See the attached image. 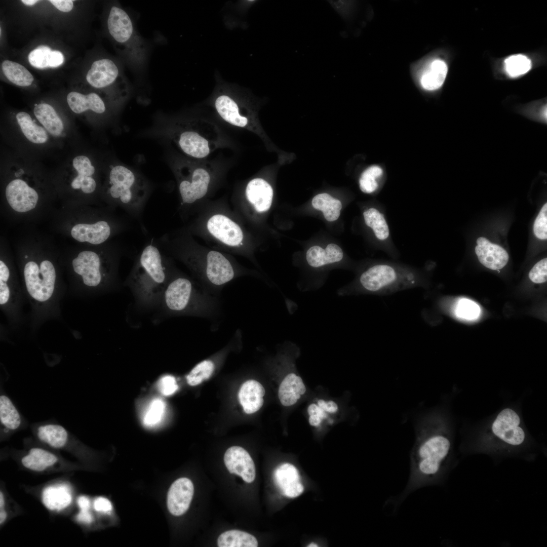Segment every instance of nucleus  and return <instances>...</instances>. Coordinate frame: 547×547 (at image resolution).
I'll use <instances>...</instances> for the list:
<instances>
[{"label": "nucleus", "instance_id": "1", "mask_svg": "<svg viewBox=\"0 0 547 547\" xmlns=\"http://www.w3.org/2000/svg\"><path fill=\"white\" fill-rule=\"evenodd\" d=\"M452 446L451 436L443 423H431L418 431L411 454L409 479L397 500L399 503L416 489L441 481L449 467Z\"/></svg>", "mask_w": 547, "mask_h": 547}, {"label": "nucleus", "instance_id": "2", "mask_svg": "<svg viewBox=\"0 0 547 547\" xmlns=\"http://www.w3.org/2000/svg\"><path fill=\"white\" fill-rule=\"evenodd\" d=\"M106 25L124 64L138 77L144 75L148 65L150 47L138 31L130 13L120 5L111 6Z\"/></svg>", "mask_w": 547, "mask_h": 547}, {"label": "nucleus", "instance_id": "3", "mask_svg": "<svg viewBox=\"0 0 547 547\" xmlns=\"http://www.w3.org/2000/svg\"><path fill=\"white\" fill-rule=\"evenodd\" d=\"M149 182L142 175L129 167L117 164L110 167L106 193L115 204L122 208L141 225L145 205L151 191Z\"/></svg>", "mask_w": 547, "mask_h": 547}, {"label": "nucleus", "instance_id": "4", "mask_svg": "<svg viewBox=\"0 0 547 547\" xmlns=\"http://www.w3.org/2000/svg\"><path fill=\"white\" fill-rule=\"evenodd\" d=\"M152 239L141 251L136 259L127 284L144 295L164 291L170 279L166 256Z\"/></svg>", "mask_w": 547, "mask_h": 547}, {"label": "nucleus", "instance_id": "5", "mask_svg": "<svg viewBox=\"0 0 547 547\" xmlns=\"http://www.w3.org/2000/svg\"><path fill=\"white\" fill-rule=\"evenodd\" d=\"M214 107L219 115L236 127L253 130L255 129V107L248 99L240 97L238 88L217 79Z\"/></svg>", "mask_w": 547, "mask_h": 547}, {"label": "nucleus", "instance_id": "6", "mask_svg": "<svg viewBox=\"0 0 547 547\" xmlns=\"http://www.w3.org/2000/svg\"><path fill=\"white\" fill-rule=\"evenodd\" d=\"M421 275L407 267L388 262L375 263L361 275L359 282L370 292H377L400 284H414L421 281Z\"/></svg>", "mask_w": 547, "mask_h": 547}, {"label": "nucleus", "instance_id": "7", "mask_svg": "<svg viewBox=\"0 0 547 547\" xmlns=\"http://www.w3.org/2000/svg\"><path fill=\"white\" fill-rule=\"evenodd\" d=\"M527 436L518 413L506 408L500 411L491 423L485 438L489 447L516 449L523 446Z\"/></svg>", "mask_w": 547, "mask_h": 547}, {"label": "nucleus", "instance_id": "8", "mask_svg": "<svg viewBox=\"0 0 547 547\" xmlns=\"http://www.w3.org/2000/svg\"><path fill=\"white\" fill-rule=\"evenodd\" d=\"M86 80L95 89L112 88L122 104L131 93L132 88L122 65L111 59L103 58L94 61L86 74Z\"/></svg>", "mask_w": 547, "mask_h": 547}, {"label": "nucleus", "instance_id": "9", "mask_svg": "<svg viewBox=\"0 0 547 547\" xmlns=\"http://www.w3.org/2000/svg\"><path fill=\"white\" fill-rule=\"evenodd\" d=\"M385 208L376 205L364 209L362 215L365 225L370 231L375 247L393 258L400 256L399 251L392 237L386 217Z\"/></svg>", "mask_w": 547, "mask_h": 547}, {"label": "nucleus", "instance_id": "10", "mask_svg": "<svg viewBox=\"0 0 547 547\" xmlns=\"http://www.w3.org/2000/svg\"><path fill=\"white\" fill-rule=\"evenodd\" d=\"M168 129L167 135L186 155L196 159L207 157L210 151L208 141L197 128L195 120L181 122Z\"/></svg>", "mask_w": 547, "mask_h": 547}, {"label": "nucleus", "instance_id": "11", "mask_svg": "<svg viewBox=\"0 0 547 547\" xmlns=\"http://www.w3.org/2000/svg\"><path fill=\"white\" fill-rule=\"evenodd\" d=\"M24 276L27 290L34 300L44 302L52 296L55 287L56 272L52 263L43 261L38 265L29 261L25 265Z\"/></svg>", "mask_w": 547, "mask_h": 547}, {"label": "nucleus", "instance_id": "12", "mask_svg": "<svg viewBox=\"0 0 547 547\" xmlns=\"http://www.w3.org/2000/svg\"><path fill=\"white\" fill-rule=\"evenodd\" d=\"M170 279L163 292L165 305L170 311L185 312L202 305L200 302L203 298L197 295L189 279L183 277Z\"/></svg>", "mask_w": 547, "mask_h": 547}, {"label": "nucleus", "instance_id": "13", "mask_svg": "<svg viewBox=\"0 0 547 547\" xmlns=\"http://www.w3.org/2000/svg\"><path fill=\"white\" fill-rule=\"evenodd\" d=\"M100 255L94 251H83L72 260L74 272L82 277L84 284L88 287H98L106 276L105 262Z\"/></svg>", "mask_w": 547, "mask_h": 547}, {"label": "nucleus", "instance_id": "14", "mask_svg": "<svg viewBox=\"0 0 547 547\" xmlns=\"http://www.w3.org/2000/svg\"><path fill=\"white\" fill-rule=\"evenodd\" d=\"M184 169L187 175L180 180L179 191L182 204L189 205L205 196L210 176L208 172L202 167H186Z\"/></svg>", "mask_w": 547, "mask_h": 547}, {"label": "nucleus", "instance_id": "15", "mask_svg": "<svg viewBox=\"0 0 547 547\" xmlns=\"http://www.w3.org/2000/svg\"><path fill=\"white\" fill-rule=\"evenodd\" d=\"M6 197L10 207L21 213L34 209L38 199L35 190L21 179H15L8 183L6 188Z\"/></svg>", "mask_w": 547, "mask_h": 547}, {"label": "nucleus", "instance_id": "16", "mask_svg": "<svg viewBox=\"0 0 547 547\" xmlns=\"http://www.w3.org/2000/svg\"><path fill=\"white\" fill-rule=\"evenodd\" d=\"M224 464L230 474L242 477L248 483L253 482L256 476L255 466L249 453L240 446H232L224 455Z\"/></svg>", "mask_w": 547, "mask_h": 547}, {"label": "nucleus", "instance_id": "17", "mask_svg": "<svg viewBox=\"0 0 547 547\" xmlns=\"http://www.w3.org/2000/svg\"><path fill=\"white\" fill-rule=\"evenodd\" d=\"M194 492L193 485L187 478H180L170 486L167 495V507L174 516H179L188 509Z\"/></svg>", "mask_w": 547, "mask_h": 547}, {"label": "nucleus", "instance_id": "18", "mask_svg": "<svg viewBox=\"0 0 547 547\" xmlns=\"http://www.w3.org/2000/svg\"><path fill=\"white\" fill-rule=\"evenodd\" d=\"M274 477L281 493L287 497H297L304 491L299 472L291 463L286 462L279 465L274 472Z\"/></svg>", "mask_w": 547, "mask_h": 547}, {"label": "nucleus", "instance_id": "19", "mask_svg": "<svg viewBox=\"0 0 547 547\" xmlns=\"http://www.w3.org/2000/svg\"><path fill=\"white\" fill-rule=\"evenodd\" d=\"M207 226L213 236L227 245L238 246L243 240L240 226L224 215H213L208 221Z\"/></svg>", "mask_w": 547, "mask_h": 547}, {"label": "nucleus", "instance_id": "20", "mask_svg": "<svg viewBox=\"0 0 547 547\" xmlns=\"http://www.w3.org/2000/svg\"><path fill=\"white\" fill-rule=\"evenodd\" d=\"M112 225L105 220L91 223H79L71 230L72 237L80 242L97 245L104 243L112 235Z\"/></svg>", "mask_w": 547, "mask_h": 547}, {"label": "nucleus", "instance_id": "21", "mask_svg": "<svg viewBox=\"0 0 547 547\" xmlns=\"http://www.w3.org/2000/svg\"><path fill=\"white\" fill-rule=\"evenodd\" d=\"M72 166L76 175L71 182V186L74 189H81L85 194H92L97 188V181L95 178L96 168L92 160L86 155H79L72 161Z\"/></svg>", "mask_w": 547, "mask_h": 547}, {"label": "nucleus", "instance_id": "22", "mask_svg": "<svg viewBox=\"0 0 547 547\" xmlns=\"http://www.w3.org/2000/svg\"><path fill=\"white\" fill-rule=\"evenodd\" d=\"M476 243L475 253L482 264L492 270H498L506 265L509 256L502 247L484 237L479 238Z\"/></svg>", "mask_w": 547, "mask_h": 547}, {"label": "nucleus", "instance_id": "23", "mask_svg": "<svg viewBox=\"0 0 547 547\" xmlns=\"http://www.w3.org/2000/svg\"><path fill=\"white\" fill-rule=\"evenodd\" d=\"M205 274L207 279L216 286L228 282L235 276L230 262L222 254L215 251L207 254Z\"/></svg>", "mask_w": 547, "mask_h": 547}, {"label": "nucleus", "instance_id": "24", "mask_svg": "<svg viewBox=\"0 0 547 547\" xmlns=\"http://www.w3.org/2000/svg\"><path fill=\"white\" fill-rule=\"evenodd\" d=\"M246 193L248 200L253 205L257 212H265L270 208L273 189L265 180L260 178L251 180L247 185Z\"/></svg>", "mask_w": 547, "mask_h": 547}, {"label": "nucleus", "instance_id": "25", "mask_svg": "<svg viewBox=\"0 0 547 547\" xmlns=\"http://www.w3.org/2000/svg\"><path fill=\"white\" fill-rule=\"evenodd\" d=\"M67 101L72 111L77 114L90 110L97 114H102L106 111L104 100L96 92L83 94L72 91L67 95Z\"/></svg>", "mask_w": 547, "mask_h": 547}, {"label": "nucleus", "instance_id": "26", "mask_svg": "<svg viewBox=\"0 0 547 547\" xmlns=\"http://www.w3.org/2000/svg\"><path fill=\"white\" fill-rule=\"evenodd\" d=\"M265 389L255 380H248L241 386L238 394L240 403L244 412L252 414L259 410L263 404Z\"/></svg>", "mask_w": 547, "mask_h": 547}, {"label": "nucleus", "instance_id": "27", "mask_svg": "<svg viewBox=\"0 0 547 547\" xmlns=\"http://www.w3.org/2000/svg\"><path fill=\"white\" fill-rule=\"evenodd\" d=\"M306 392V387L301 378L291 373L288 374L281 382L278 396L281 404L285 406L295 404Z\"/></svg>", "mask_w": 547, "mask_h": 547}, {"label": "nucleus", "instance_id": "28", "mask_svg": "<svg viewBox=\"0 0 547 547\" xmlns=\"http://www.w3.org/2000/svg\"><path fill=\"white\" fill-rule=\"evenodd\" d=\"M343 257L342 249L335 244H329L325 250L319 246H312L307 250L306 255L307 263L314 267L339 262Z\"/></svg>", "mask_w": 547, "mask_h": 547}, {"label": "nucleus", "instance_id": "29", "mask_svg": "<svg viewBox=\"0 0 547 547\" xmlns=\"http://www.w3.org/2000/svg\"><path fill=\"white\" fill-rule=\"evenodd\" d=\"M33 112L40 123L51 135L58 137L62 134L63 123L51 105L45 103L35 104Z\"/></svg>", "mask_w": 547, "mask_h": 547}, {"label": "nucleus", "instance_id": "30", "mask_svg": "<svg viewBox=\"0 0 547 547\" xmlns=\"http://www.w3.org/2000/svg\"><path fill=\"white\" fill-rule=\"evenodd\" d=\"M0 423L1 430L6 433L17 431L24 423L12 400L4 394L0 396Z\"/></svg>", "mask_w": 547, "mask_h": 547}, {"label": "nucleus", "instance_id": "31", "mask_svg": "<svg viewBox=\"0 0 547 547\" xmlns=\"http://www.w3.org/2000/svg\"><path fill=\"white\" fill-rule=\"evenodd\" d=\"M71 500L70 489L65 484L49 486L43 492V502L50 510L60 511L68 506Z\"/></svg>", "mask_w": 547, "mask_h": 547}, {"label": "nucleus", "instance_id": "32", "mask_svg": "<svg viewBox=\"0 0 547 547\" xmlns=\"http://www.w3.org/2000/svg\"><path fill=\"white\" fill-rule=\"evenodd\" d=\"M20 130L25 138L34 144H44L48 140L47 131L36 124L27 112L21 111L16 116Z\"/></svg>", "mask_w": 547, "mask_h": 547}, {"label": "nucleus", "instance_id": "33", "mask_svg": "<svg viewBox=\"0 0 547 547\" xmlns=\"http://www.w3.org/2000/svg\"><path fill=\"white\" fill-rule=\"evenodd\" d=\"M447 66L441 60L432 61L425 69L421 77L422 87L425 90L433 91L443 85L447 73Z\"/></svg>", "mask_w": 547, "mask_h": 547}, {"label": "nucleus", "instance_id": "34", "mask_svg": "<svg viewBox=\"0 0 547 547\" xmlns=\"http://www.w3.org/2000/svg\"><path fill=\"white\" fill-rule=\"evenodd\" d=\"M57 456L53 453L38 447L31 448L21 460L22 464L35 471H42L57 462Z\"/></svg>", "mask_w": 547, "mask_h": 547}, {"label": "nucleus", "instance_id": "35", "mask_svg": "<svg viewBox=\"0 0 547 547\" xmlns=\"http://www.w3.org/2000/svg\"><path fill=\"white\" fill-rule=\"evenodd\" d=\"M219 547H257L256 538L247 532L230 530L222 533L218 537Z\"/></svg>", "mask_w": 547, "mask_h": 547}, {"label": "nucleus", "instance_id": "36", "mask_svg": "<svg viewBox=\"0 0 547 547\" xmlns=\"http://www.w3.org/2000/svg\"><path fill=\"white\" fill-rule=\"evenodd\" d=\"M313 207L322 211L325 218L328 221L337 220L340 216L342 203L328 193H320L312 200Z\"/></svg>", "mask_w": 547, "mask_h": 547}, {"label": "nucleus", "instance_id": "37", "mask_svg": "<svg viewBox=\"0 0 547 547\" xmlns=\"http://www.w3.org/2000/svg\"><path fill=\"white\" fill-rule=\"evenodd\" d=\"M2 68L8 80L17 86H28L33 81V77L30 72L18 63L5 60L2 63Z\"/></svg>", "mask_w": 547, "mask_h": 547}, {"label": "nucleus", "instance_id": "38", "mask_svg": "<svg viewBox=\"0 0 547 547\" xmlns=\"http://www.w3.org/2000/svg\"><path fill=\"white\" fill-rule=\"evenodd\" d=\"M383 169L378 165H372L361 173L359 184L360 190L367 194L374 193L378 191L381 185L383 177Z\"/></svg>", "mask_w": 547, "mask_h": 547}, {"label": "nucleus", "instance_id": "39", "mask_svg": "<svg viewBox=\"0 0 547 547\" xmlns=\"http://www.w3.org/2000/svg\"><path fill=\"white\" fill-rule=\"evenodd\" d=\"M504 64L506 72L512 77L526 73L531 67L530 60L522 54L510 56L505 60Z\"/></svg>", "mask_w": 547, "mask_h": 547}, {"label": "nucleus", "instance_id": "40", "mask_svg": "<svg viewBox=\"0 0 547 547\" xmlns=\"http://www.w3.org/2000/svg\"><path fill=\"white\" fill-rule=\"evenodd\" d=\"M215 369L213 362L210 360H204L197 364L186 376L188 384L195 386L208 379L212 374Z\"/></svg>", "mask_w": 547, "mask_h": 547}, {"label": "nucleus", "instance_id": "41", "mask_svg": "<svg viewBox=\"0 0 547 547\" xmlns=\"http://www.w3.org/2000/svg\"><path fill=\"white\" fill-rule=\"evenodd\" d=\"M480 311V308L476 303L465 298L460 299L455 308L457 317L469 320L476 319L479 316Z\"/></svg>", "mask_w": 547, "mask_h": 547}, {"label": "nucleus", "instance_id": "42", "mask_svg": "<svg viewBox=\"0 0 547 547\" xmlns=\"http://www.w3.org/2000/svg\"><path fill=\"white\" fill-rule=\"evenodd\" d=\"M165 410V404L163 400L160 399L153 400L144 414V424L152 426L159 423L164 415Z\"/></svg>", "mask_w": 547, "mask_h": 547}, {"label": "nucleus", "instance_id": "43", "mask_svg": "<svg viewBox=\"0 0 547 547\" xmlns=\"http://www.w3.org/2000/svg\"><path fill=\"white\" fill-rule=\"evenodd\" d=\"M51 49L46 46H40L32 50L28 55L30 64L37 68L49 67L48 63Z\"/></svg>", "mask_w": 547, "mask_h": 547}, {"label": "nucleus", "instance_id": "44", "mask_svg": "<svg viewBox=\"0 0 547 547\" xmlns=\"http://www.w3.org/2000/svg\"><path fill=\"white\" fill-rule=\"evenodd\" d=\"M533 232L535 236L541 240L547 238V204L540 209L533 224Z\"/></svg>", "mask_w": 547, "mask_h": 547}, {"label": "nucleus", "instance_id": "45", "mask_svg": "<svg viewBox=\"0 0 547 547\" xmlns=\"http://www.w3.org/2000/svg\"><path fill=\"white\" fill-rule=\"evenodd\" d=\"M547 259L543 258L537 262L529 273V278L533 283L540 284L547 280Z\"/></svg>", "mask_w": 547, "mask_h": 547}, {"label": "nucleus", "instance_id": "46", "mask_svg": "<svg viewBox=\"0 0 547 547\" xmlns=\"http://www.w3.org/2000/svg\"><path fill=\"white\" fill-rule=\"evenodd\" d=\"M158 388L162 395L170 396L177 390L178 385L174 377L171 375H166L159 380Z\"/></svg>", "mask_w": 547, "mask_h": 547}, {"label": "nucleus", "instance_id": "47", "mask_svg": "<svg viewBox=\"0 0 547 547\" xmlns=\"http://www.w3.org/2000/svg\"><path fill=\"white\" fill-rule=\"evenodd\" d=\"M309 423L311 426H319L322 419L326 417V412L318 405L312 403L307 408Z\"/></svg>", "mask_w": 547, "mask_h": 547}, {"label": "nucleus", "instance_id": "48", "mask_svg": "<svg viewBox=\"0 0 547 547\" xmlns=\"http://www.w3.org/2000/svg\"><path fill=\"white\" fill-rule=\"evenodd\" d=\"M94 507L98 512H108L111 510L112 505L110 501L107 498L99 497L95 500Z\"/></svg>", "mask_w": 547, "mask_h": 547}, {"label": "nucleus", "instance_id": "49", "mask_svg": "<svg viewBox=\"0 0 547 547\" xmlns=\"http://www.w3.org/2000/svg\"><path fill=\"white\" fill-rule=\"evenodd\" d=\"M64 61L63 54L58 51H52L50 54L48 66L50 67H56L61 65Z\"/></svg>", "mask_w": 547, "mask_h": 547}, {"label": "nucleus", "instance_id": "50", "mask_svg": "<svg viewBox=\"0 0 547 547\" xmlns=\"http://www.w3.org/2000/svg\"><path fill=\"white\" fill-rule=\"evenodd\" d=\"M49 2L57 9L64 12L70 11L73 7V1L70 0H51Z\"/></svg>", "mask_w": 547, "mask_h": 547}, {"label": "nucleus", "instance_id": "51", "mask_svg": "<svg viewBox=\"0 0 547 547\" xmlns=\"http://www.w3.org/2000/svg\"><path fill=\"white\" fill-rule=\"evenodd\" d=\"M10 290L7 282L0 280V304H6L9 300Z\"/></svg>", "mask_w": 547, "mask_h": 547}, {"label": "nucleus", "instance_id": "52", "mask_svg": "<svg viewBox=\"0 0 547 547\" xmlns=\"http://www.w3.org/2000/svg\"><path fill=\"white\" fill-rule=\"evenodd\" d=\"M317 405L326 412L333 413L336 412L338 410L337 405L332 401H326L320 399L318 401Z\"/></svg>", "mask_w": 547, "mask_h": 547}, {"label": "nucleus", "instance_id": "53", "mask_svg": "<svg viewBox=\"0 0 547 547\" xmlns=\"http://www.w3.org/2000/svg\"><path fill=\"white\" fill-rule=\"evenodd\" d=\"M77 521L85 524L92 522L93 517L89 511H81L76 516Z\"/></svg>", "mask_w": 547, "mask_h": 547}, {"label": "nucleus", "instance_id": "54", "mask_svg": "<svg viewBox=\"0 0 547 547\" xmlns=\"http://www.w3.org/2000/svg\"><path fill=\"white\" fill-rule=\"evenodd\" d=\"M10 277V271L5 264V263L2 261H0V280L7 282Z\"/></svg>", "mask_w": 547, "mask_h": 547}, {"label": "nucleus", "instance_id": "55", "mask_svg": "<svg viewBox=\"0 0 547 547\" xmlns=\"http://www.w3.org/2000/svg\"><path fill=\"white\" fill-rule=\"evenodd\" d=\"M77 504L81 511H89L90 506L89 499L85 496H80L77 500Z\"/></svg>", "mask_w": 547, "mask_h": 547}, {"label": "nucleus", "instance_id": "56", "mask_svg": "<svg viewBox=\"0 0 547 547\" xmlns=\"http://www.w3.org/2000/svg\"><path fill=\"white\" fill-rule=\"evenodd\" d=\"M7 517L6 512L3 510H1L0 513V523L2 524L6 520Z\"/></svg>", "mask_w": 547, "mask_h": 547}, {"label": "nucleus", "instance_id": "57", "mask_svg": "<svg viewBox=\"0 0 547 547\" xmlns=\"http://www.w3.org/2000/svg\"><path fill=\"white\" fill-rule=\"evenodd\" d=\"M21 2L26 5L32 6L39 1L37 0H22Z\"/></svg>", "mask_w": 547, "mask_h": 547}, {"label": "nucleus", "instance_id": "58", "mask_svg": "<svg viewBox=\"0 0 547 547\" xmlns=\"http://www.w3.org/2000/svg\"><path fill=\"white\" fill-rule=\"evenodd\" d=\"M4 505V498L2 492L0 493V507L2 509Z\"/></svg>", "mask_w": 547, "mask_h": 547}, {"label": "nucleus", "instance_id": "59", "mask_svg": "<svg viewBox=\"0 0 547 547\" xmlns=\"http://www.w3.org/2000/svg\"><path fill=\"white\" fill-rule=\"evenodd\" d=\"M308 546H318V545H317V544L316 543H311L310 544H308Z\"/></svg>", "mask_w": 547, "mask_h": 547}]
</instances>
